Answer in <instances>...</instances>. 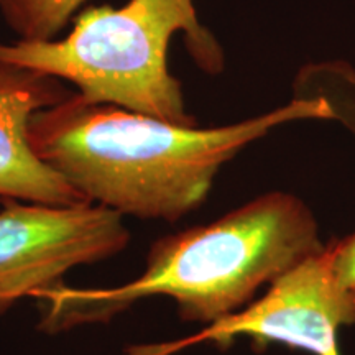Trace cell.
<instances>
[{"instance_id": "cell-1", "label": "cell", "mask_w": 355, "mask_h": 355, "mask_svg": "<svg viewBox=\"0 0 355 355\" xmlns=\"http://www.w3.org/2000/svg\"><path fill=\"white\" fill-rule=\"evenodd\" d=\"M331 119L334 105L318 96L230 125L184 127L71 92L30 119L28 141L86 202L176 222L202 206L220 168L248 145L288 122Z\"/></svg>"}, {"instance_id": "cell-2", "label": "cell", "mask_w": 355, "mask_h": 355, "mask_svg": "<svg viewBox=\"0 0 355 355\" xmlns=\"http://www.w3.org/2000/svg\"><path fill=\"white\" fill-rule=\"evenodd\" d=\"M324 248L303 199L261 194L209 224L165 235L150 247L144 273L105 290L60 286L38 295L40 331L107 322L139 300L168 296L183 321L214 324L245 308L257 291Z\"/></svg>"}, {"instance_id": "cell-3", "label": "cell", "mask_w": 355, "mask_h": 355, "mask_svg": "<svg viewBox=\"0 0 355 355\" xmlns=\"http://www.w3.org/2000/svg\"><path fill=\"white\" fill-rule=\"evenodd\" d=\"M73 20L63 40L0 43V63L68 81L94 104L198 125L186 109L183 84L168 68L173 35L184 33L193 60L209 74L224 69V51L199 21L193 0H128L119 8H84Z\"/></svg>"}, {"instance_id": "cell-4", "label": "cell", "mask_w": 355, "mask_h": 355, "mask_svg": "<svg viewBox=\"0 0 355 355\" xmlns=\"http://www.w3.org/2000/svg\"><path fill=\"white\" fill-rule=\"evenodd\" d=\"M2 204L0 316L20 300L63 286L71 270L112 259L130 242L123 216L97 204Z\"/></svg>"}, {"instance_id": "cell-5", "label": "cell", "mask_w": 355, "mask_h": 355, "mask_svg": "<svg viewBox=\"0 0 355 355\" xmlns=\"http://www.w3.org/2000/svg\"><path fill=\"white\" fill-rule=\"evenodd\" d=\"M354 324L355 295L337 285L324 247L275 279L261 298L237 313L175 343L133 345L125 355H175L202 343L227 347L239 337H248L261 347L275 343L313 355H340L337 336Z\"/></svg>"}, {"instance_id": "cell-6", "label": "cell", "mask_w": 355, "mask_h": 355, "mask_svg": "<svg viewBox=\"0 0 355 355\" xmlns=\"http://www.w3.org/2000/svg\"><path fill=\"white\" fill-rule=\"evenodd\" d=\"M69 94L60 79L0 63V202L48 206L86 202L63 178L44 165L28 141L30 119Z\"/></svg>"}, {"instance_id": "cell-7", "label": "cell", "mask_w": 355, "mask_h": 355, "mask_svg": "<svg viewBox=\"0 0 355 355\" xmlns=\"http://www.w3.org/2000/svg\"><path fill=\"white\" fill-rule=\"evenodd\" d=\"M86 0H7L0 6L20 40H55Z\"/></svg>"}, {"instance_id": "cell-8", "label": "cell", "mask_w": 355, "mask_h": 355, "mask_svg": "<svg viewBox=\"0 0 355 355\" xmlns=\"http://www.w3.org/2000/svg\"><path fill=\"white\" fill-rule=\"evenodd\" d=\"M326 257L337 285L355 295V232L326 247Z\"/></svg>"}, {"instance_id": "cell-9", "label": "cell", "mask_w": 355, "mask_h": 355, "mask_svg": "<svg viewBox=\"0 0 355 355\" xmlns=\"http://www.w3.org/2000/svg\"><path fill=\"white\" fill-rule=\"evenodd\" d=\"M6 2H7V0H0V6H3Z\"/></svg>"}]
</instances>
